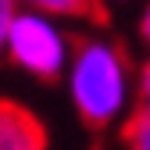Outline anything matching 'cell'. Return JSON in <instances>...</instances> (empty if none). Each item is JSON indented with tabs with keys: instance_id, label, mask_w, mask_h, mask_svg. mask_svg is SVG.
Returning <instances> with one entry per match:
<instances>
[{
	"instance_id": "6da1fadb",
	"label": "cell",
	"mask_w": 150,
	"mask_h": 150,
	"mask_svg": "<svg viewBox=\"0 0 150 150\" xmlns=\"http://www.w3.org/2000/svg\"><path fill=\"white\" fill-rule=\"evenodd\" d=\"M125 75L129 57L118 43L82 32L71 40V104L86 129L97 132L122 111Z\"/></svg>"
},
{
	"instance_id": "7a4b0ae2",
	"label": "cell",
	"mask_w": 150,
	"mask_h": 150,
	"mask_svg": "<svg viewBox=\"0 0 150 150\" xmlns=\"http://www.w3.org/2000/svg\"><path fill=\"white\" fill-rule=\"evenodd\" d=\"M7 50L11 61L29 75H36L40 82H57L64 71V40L40 14H14L7 32Z\"/></svg>"
},
{
	"instance_id": "3957f363",
	"label": "cell",
	"mask_w": 150,
	"mask_h": 150,
	"mask_svg": "<svg viewBox=\"0 0 150 150\" xmlns=\"http://www.w3.org/2000/svg\"><path fill=\"white\" fill-rule=\"evenodd\" d=\"M0 150H47V129L25 104L0 97Z\"/></svg>"
},
{
	"instance_id": "277c9868",
	"label": "cell",
	"mask_w": 150,
	"mask_h": 150,
	"mask_svg": "<svg viewBox=\"0 0 150 150\" xmlns=\"http://www.w3.org/2000/svg\"><path fill=\"white\" fill-rule=\"evenodd\" d=\"M25 4L40 7V11H50V14L82 18V22H93V25H107V18H111L104 0H25Z\"/></svg>"
},
{
	"instance_id": "5b68a950",
	"label": "cell",
	"mask_w": 150,
	"mask_h": 150,
	"mask_svg": "<svg viewBox=\"0 0 150 150\" xmlns=\"http://www.w3.org/2000/svg\"><path fill=\"white\" fill-rule=\"evenodd\" d=\"M122 143L125 150H150V115L146 111L129 115V122L122 125Z\"/></svg>"
},
{
	"instance_id": "8992f818",
	"label": "cell",
	"mask_w": 150,
	"mask_h": 150,
	"mask_svg": "<svg viewBox=\"0 0 150 150\" xmlns=\"http://www.w3.org/2000/svg\"><path fill=\"white\" fill-rule=\"evenodd\" d=\"M136 111H146L150 115V61L139 71V89H136Z\"/></svg>"
},
{
	"instance_id": "52a82bcc",
	"label": "cell",
	"mask_w": 150,
	"mask_h": 150,
	"mask_svg": "<svg viewBox=\"0 0 150 150\" xmlns=\"http://www.w3.org/2000/svg\"><path fill=\"white\" fill-rule=\"evenodd\" d=\"M14 0H0V47H4L7 32H11V22H14V11H11Z\"/></svg>"
},
{
	"instance_id": "ba28073f",
	"label": "cell",
	"mask_w": 150,
	"mask_h": 150,
	"mask_svg": "<svg viewBox=\"0 0 150 150\" xmlns=\"http://www.w3.org/2000/svg\"><path fill=\"white\" fill-rule=\"evenodd\" d=\"M139 32H143V40L150 43V7H146V14H143V22H139Z\"/></svg>"
}]
</instances>
